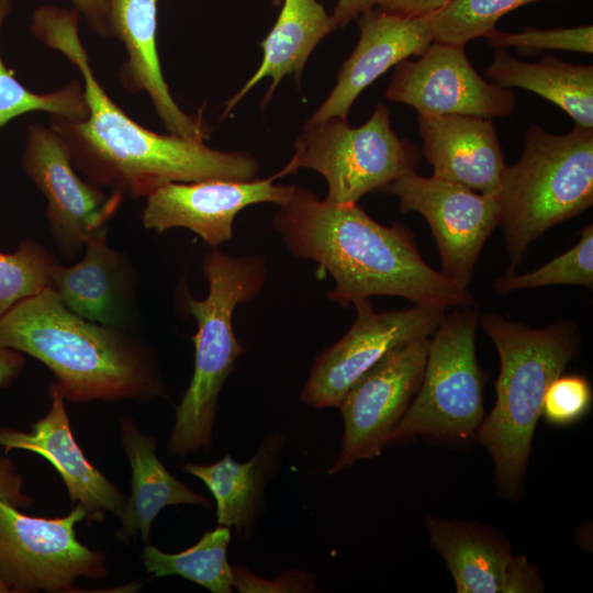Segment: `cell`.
<instances>
[{
  "label": "cell",
  "instance_id": "cell-17",
  "mask_svg": "<svg viewBox=\"0 0 593 593\" xmlns=\"http://www.w3.org/2000/svg\"><path fill=\"white\" fill-rule=\"evenodd\" d=\"M433 14L403 16L372 8L358 20L359 40L344 61L327 98L306 123L329 118L347 121L357 97L391 67L422 55L434 42Z\"/></svg>",
  "mask_w": 593,
  "mask_h": 593
},
{
  "label": "cell",
  "instance_id": "cell-39",
  "mask_svg": "<svg viewBox=\"0 0 593 593\" xmlns=\"http://www.w3.org/2000/svg\"><path fill=\"white\" fill-rule=\"evenodd\" d=\"M9 592H12V591L8 588V585L0 578V593H9Z\"/></svg>",
  "mask_w": 593,
  "mask_h": 593
},
{
  "label": "cell",
  "instance_id": "cell-38",
  "mask_svg": "<svg viewBox=\"0 0 593 593\" xmlns=\"http://www.w3.org/2000/svg\"><path fill=\"white\" fill-rule=\"evenodd\" d=\"M24 358L0 343V388L10 383L22 370Z\"/></svg>",
  "mask_w": 593,
  "mask_h": 593
},
{
  "label": "cell",
  "instance_id": "cell-32",
  "mask_svg": "<svg viewBox=\"0 0 593 593\" xmlns=\"http://www.w3.org/2000/svg\"><path fill=\"white\" fill-rule=\"evenodd\" d=\"M592 402V387L585 377L560 374L547 388L541 416L552 426H569L588 415Z\"/></svg>",
  "mask_w": 593,
  "mask_h": 593
},
{
  "label": "cell",
  "instance_id": "cell-27",
  "mask_svg": "<svg viewBox=\"0 0 593 593\" xmlns=\"http://www.w3.org/2000/svg\"><path fill=\"white\" fill-rule=\"evenodd\" d=\"M12 7L13 0H0V33ZM29 112H46L70 121L85 120L88 107L82 82L74 79L51 92H33L16 80L0 54V128Z\"/></svg>",
  "mask_w": 593,
  "mask_h": 593
},
{
  "label": "cell",
  "instance_id": "cell-37",
  "mask_svg": "<svg viewBox=\"0 0 593 593\" xmlns=\"http://www.w3.org/2000/svg\"><path fill=\"white\" fill-rule=\"evenodd\" d=\"M377 0H338L331 13L334 29L345 27L351 20L376 7Z\"/></svg>",
  "mask_w": 593,
  "mask_h": 593
},
{
  "label": "cell",
  "instance_id": "cell-24",
  "mask_svg": "<svg viewBox=\"0 0 593 593\" xmlns=\"http://www.w3.org/2000/svg\"><path fill=\"white\" fill-rule=\"evenodd\" d=\"M503 88H522L557 104L575 125L593 128V66L573 65L553 56L526 63L497 48L485 71Z\"/></svg>",
  "mask_w": 593,
  "mask_h": 593
},
{
  "label": "cell",
  "instance_id": "cell-15",
  "mask_svg": "<svg viewBox=\"0 0 593 593\" xmlns=\"http://www.w3.org/2000/svg\"><path fill=\"white\" fill-rule=\"evenodd\" d=\"M275 178L163 184L146 198L141 214L143 226L157 234L183 227L216 249L232 239L235 216L243 209L264 202L278 206L286 202L292 186L276 184Z\"/></svg>",
  "mask_w": 593,
  "mask_h": 593
},
{
  "label": "cell",
  "instance_id": "cell-33",
  "mask_svg": "<svg viewBox=\"0 0 593 593\" xmlns=\"http://www.w3.org/2000/svg\"><path fill=\"white\" fill-rule=\"evenodd\" d=\"M233 586L238 592H312L316 585L314 578L300 571H289L282 573L272 581L261 579L242 567L233 568Z\"/></svg>",
  "mask_w": 593,
  "mask_h": 593
},
{
  "label": "cell",
  "instance_id": "cell-30",
  "mask_svg": "<svg viewBox=\"0 0 593 593\" xmlns=\"http://www.w3.org/2000/svg\"><path fill=\"white\" fill-rule=\"evenodd\" d=\"M55 261L53 255L31 238L21 242L12 254L0 253V317L48 287Z\"/></svg>",
  "mask_w": 593,
  "mask_h": 593
},
{
  "label": "cell",
  "instance_id": "cell-14",
  "mask_svg": "<svg viewBox=\"0 0 593 593\" xmlns=\"http://www.w3.org/2000/svg\"><path fill=\"white\" fill-rule=\"evenodd\" d=\"M385 98L414 108L421 115L461 114L488 120L515 110V96L484 80L465 47L433 42L416 60L395 66Z\"/></svg>",
  "mask_w": 593,
  "mask_h": 593
},
{
  "label": "cell",
  "instance_id": "cell-31",
  "mask_svg": "<svg viewBox=\"0 0 593 593\" xmlns=\"http://www.w3.org/2000/svg\"><path fill=\"white\" fill-rule=\"evenodd\" d=\"M484 37L493 47L505 48L512 46L521 55H535L546 49L586 54L593 52L592 25L548 30L527 27L519 33H505L493 29Z\"/></svg>",
  "mask_w": 593,
  "mask_h": 593
},
{
  "label": "cell",
  "instance_id": "cell-6",
  "mask_svg": "<svg viewBox=\"0 0 593 593\" xmlns=\"http://www.w3.org/2000/svg\"><path fill=\"white\" fill-rule=\"evenodd\" d=\"M496 200L510 259L505 275H511L536 238L592 206L593 128L574 124L557 135L529 126L522 156L506 166Z\"/></svg>",
  "mask_w": 593,
  "mask_h": 593
},
{
  "label": "cell",
  "instance_id": "cell-34",
  "mask_svg": "<svg viewBox=\"0 0 593 593\" xmlns=\"http://www.w3.org/2000/svg\"><path fill=\"white\" fill-rule=\"evenodd\" d=\"M23 479L14 463L0 456V501L15 507L30 506L33 500L23 493Z\"/></svg>",
  "mask_w": 593,
  "mask_h": 593
},
{
  "label": "cell",
  "instance_id": "cell-11",
  "mask_svg": "<svg viewBox=\"0 0 593 593\" xmlns=\"http://www.w3.org/2000/svg\"><path fill=\"white\" fill-rule=\"evenodd\" d=\"M21 166L46 200L49 232L65 258L78 255L86 240L108 227L124 195L105 193L82 180L61 136L48 124L27 126Z\"/></svg>",
  "mask_w": 593,
  "mask_h": 593
},
{
  "label": "cell",
  "instance_id": "cell-13",
  "mask_svg": "<svg viewBox=\"0 0 593 593\" xmlns=\"http://www.w3.org/2000/svg\"><path fill=\"white\" fill-rule=\"evenodd\" d=\"M428 346L424 337L399 347L345 393L336 406L344 421L342 451L329 474L382 452L418 390Z\"/></svg>",
  "mask_w": 593,
  "mask_h": 593
},
{
  "label": "cell",
  "instance_id": "cell-9",
  "mask_svg": "<svg viewBox=\"0 0 593 593\" xmlns=\"http://www.w3.org/2000/svg\"><path fill=\"white\" fill-rule=\"evenodd\" d=\"M78 503L64 517L25 515L0 501V578L12 592H74L79 577L107 574L104 557L76 537L86 518Z\"/></svg>",
  "mask_w": 593,
  "mask_h": 593
},
{
  "label": "cell",
  "instance_id": "cell-22",
  "mask_svg": "<svg viewBox=\"0 0 593 593\" xmlns=\"http://www.w3.org/2000/svg\"><path fill=\"white\" fill-rule=\"evenodd\" d=\"M121 439L132 469V494L120 517L115 537L124 542L141 533L149 541L150 527L167 505L200 504L210 507L206 497L194 493L170 474L156 455V439L138 428L131 416L120 422Z\"/></svg>",
  "mask_w": 593,
  "mask_h": 593
},
{
  "label": "cell",
  "instance_id": "cell-2",
  "mask_svg": "<svg viewBox=\"0 0 593 593\" xmlns=\"http://www.w3.org/2000/svg\"><path fill=\"white\" fill-rule=\"evenodd\" d=\"M272 226L292 255L332 276L328 298L342 307L376 295L447 309L475 304L468 288L424 261L405 226L382 225L357 203L337 204L293 186Z\"/></svg>",
  "mask_w": 593,
  "mask_h": 593
},
{
  "label": "cell",
  "instance_id": "cell-26",
  "mask_svg": "<svg viewBox=\"0 0 593 593\" xmlns=\"http://www.w3.org/2000/svg\"><path fill=\"white\" fill-rule=\"evenodd\" d=\"M230 539L231 528L217 526L205 532L194 546L178 553H166L146 544L142 560L154 578L176 574L213 593H231L234 575L227 561Z\"/></svg>",
  "mask_w": 593,
  "mask_h": 593
},
{
  "label": "cell",
  "instance_id": "cell-5",
  "mask_svg": "<svg viewBox=\"0 0 593 593\" xmlns=\"http://www.w3.org/2000/svg\"><path fill=\"white\" fill-rule=\"evenodd\" d=\"M202 269L209 284L203 300L187 296L195 318L194 371L176 409V422L167 446L171 455L209 449L220 391L244 353L233 329V313L240 303L254 300L266 281L260 255L232 257L217 248L204 255Z\"/></svg>",
  "mask_w": 593,
  "mask_h": 593
},
{
  "label": "cell",
  "instance_id": "cell-21",
  "mask_svg": "<svg viewBox=\"0 0 593 593\" xmlns=\"http://www.w3.org/2000/svg\"><path fill=\"white\" fill-rule=\"evenodd\" d=\"M108 228L86 240L85 256L77 264L55 261L48 287L80 317L125 329L133 315L134 278L126 258L108 246Z\"/></svg>",
  "mask_w": 593,
  "mask_h": 593
},
{
  "label": "cell",
  "instance_id": "cell-12",
  "mask_svg": "<svg viewBox=\"0 0 593 593\" xmlns=\"http://www.w3.org/2000/svg\"><path fill=\"white\" fill-rule=\"evenodd\" d=\"M380 192L399 198L401 212L419 213L428 223L441 260V273L468 288L481 250L499 226L496 198L438 177L407 172Z\"/></svg>",
  "mask_w": 593,
  "mask_h": 593
},
{
  "label": "cell",
  "instance_id": "cell-28",
  "mask_svg": "<svg viewBox=\"0 0 593 593\" xmlns=\"http://www.w3.org/2000/svg\"><path fill=\"white\" fill-rule=\"evenodd\" d=\"M535 1L539 0H446L433 14L434 42L465 47L495 29L504 14Z\"/></svg>",
  "mask_w": 593,
  "mask_h": 593
},
{
  "label": "cell",
  "instance_id": "cell-18",
  "mask_svg": "<svg viewBox=\"0 0 593 593\" xmlns=\"http://www.w3.org/2000/svg\"><path fill=\"white\" fill-rule=\"evenodd\" d=\"M159 0H108L111 36L123 43L127 58L119 79L128 93L145 92L160 121L177 136L205 141L210 126L201 113H186L172 98L157 52Z\"/></svg>",
  "mask_w": 593,
  "mask_h": 593
},
{
  "label": "cell",
  "instance_id": "cell-7",
  "mask_svg": "<svg viewBox=\"0 0 593 593\" xmlns=\"http://www.w3.org/2000/svg\"><path fill=\"white\" fill-rule=\"evenodd\" d=\"M478 321L477 304L445 314L429 338L418 390L387 445L417 436L452 443L475 439L485 416L475 353Z\"/></svg>",
  "mask_w": 593,
  "mask_h": 593
},
{
  "label": "cell",
  "instance_id": "cell-4",
  "mask_svg": "<svg viewBox=\"0 0 593 593\" xmlns=\"http://www.w3.org/2000/svg\"><path fill=\"white\" fill-rule=\"evenodd\" d=\"M481 327L495 345L500 373L495 405L484 416L475 439L493 459L501 494L515 500L524 483L545 393L578 353L580 332L572 322L533 328L496 313L482 314Z\"/></svg>",
  "mask_w": 593,
  "mask_h": 593
},
{
  "label": "cell",
  "instance_id": "cell-19",
  "mask_svg": "<svg viewBox=\"0 0 593 593\" xmlns=\"http://www.w3.org/2000/svg\"><path fill=\"white\" fill-rule=\"evenodd\" d=\"M47 414L23 433L0 428V446L24 449L44 457L63 478L71 503L86 510L88 524L101 522L105 512L121 517L126 500L123 493L91 465L72 436L64 398L53 383Z\"/></svg>",
  "mask_w": 593,
  "mask_h": 593
},
{
  "label": "cell",
  "instance_id": "cell-16",
  "mask_svg": "<svg viewBox=\"0 0 593 593\" xmlns=\"http://www.w3.org/2000/svg\"><path fill=\"white\" fill-rule=\"evenodd\" d=\"M432 547L444 558L458 593L542 592L539 571L494 529L466 521L427 518Z\"/></svg>",
  "mask_w": 593,
  "mask_h": 593
},
{
  "label": "cell",
  "instance_id": "cell-10",
  "mask_svg": "<svg viewBox=\"0 0 593 593\" xmlns=\"http://www.w3.org/2000/svg\"><path fill=\"white\" fill-rule=\"evenodd\" d=\"M354 305L357 316L350 328L313 363L301 392V400L310 406H337L351 385L391 351L432 336L447 310L415 303L406 310L376 312L369 299Z\"/></svg>",
  "mask_w": 593,
  "mask_h": 593
},
{
  "label": "cell",
  "instance_id": "cell-29",
  "mask_svg": "<svg viewBox=\"0 0 593 593\" xmlns=\"http://www.w3.org/2000/svg\"><path fill=\"white\" fill-rule=\"evenodd\" d=\"M556 284L593 288V225H586L579 242L542 267L524 275H505L494 282L499 294Z\"/></svg>",
  "mask_w": 593,
  "mask_h": 593
},
{
  "label": "cell",
  "instance_id": "cell-36",
  "mask_svg": "<svg viewBox=\"0 0 593 593\" xmlns=\"http://www.w3.org/2000/svg\"><path fill=\"white\" fill-rule=\"evenodd\" d=\"M445 2L446 0H377L376 7L398 15L419 16L436 12Z\"/></svg>",
  "mask_w": 593,
  "mask_h": 593
},
{
  "label": "cell",
  "instance_id": "cell-20",
  "mask_svg": "<svg viewBox=\"0 0 593 593\" xmlns=\"http://www.w3.org/2000/svg\"><path fill=\"white\" fill-rule=\"evenodd\" d=\"M423 153L435 177L496 198L506 168L492 120L461 115H421Z\"/></svg>",
  "mask_w": 593,
  "mask_h": 593
},
{
  "label": "cell",
  "instance_id": "cell-25",
  "mask_svg": "<svg viewBox=\"0 0 593 593\" xmlns=\"http://www.w3.org/2000/svg\"><path fill=\"white\" fill-rule=\"evenodd\" d=\"M281 439H265L255 456L239 463L226 454L213 465L187 463L183 470L204 482L216 502L217 526H234L246 534L253 525L259 499L280 449Z\"/></svg>",
  "mask_w": 593,
  "mask_h": 593
},
{
  "label": "cell",
  "instance_id": "cell-1",
  "mask_svg": "<svg viewBox=\"0 0 593 593\" xmlns=\"http://www.w3.org/2000/svg\"><path fill=\"white\" fill-rule=\"evenodd\" d=\"M79 12L53 4L35 9L30 33L79 70L88 116L70 121L49 115L76 170L99 188L133 199L163 184L206 179L253 180L259 163L247 152L211 148L204 141L158 134L130 118L98 81L79 36Z\"/></svg>",
  "mask_w": 593,
  "mask_h": 593
},
{
  "label": "cell",
  "instance_id": "cell-23",
  "mask_svg": "<svg viewBox=\"0 0 593 593\" xmlns=\"http://www.w3.org/2000/svg\"><path fill=\"white\" fill-rule=\"evenodd\" d=\"M331 14L317 0H284L278 19L260 42L262 60L244 86L224 103L222 118L264 78L272 79L261 102L264 108L284 76L292 75L298 85L304 66L317 44L332 31Z\"/></svg>",
  "mask_w": 593,
  "mask_h": 593
},
{
  "label": "cell",
  "instance_id": "cell-3",
  "mask_svg": "<svg viewBox=\"0 0 593 593\" xmlns=\"http://www.w3.org/2000/svg\"><path fill=\"white\" fill-rule=\"evenodd\" d=\"M0 343L45 363L63 398L71 402L166 396L144 344L123 328L72 313L51 287L0 317Z\"/></svg>",
  "mask_w": 593,
  "mask_h": 593
},
{
  "label": "cell",
  "instance_id": "cell-8",
  "mask_svg": "<svg viewBox=\"0 0 593 593\" xmlns=\"http://www.w3.org/2000/svg\"><path fill=\"white\" fill-rule=\"evenodd\" d=\"M418 160L416 145L398 136L389 108L378 103L369 120L357 127L339 118L305 122L294 141L292 158L275 177L312 169L326 180L327 200L351 204L415 171Z\"/></svg>",
  "mask_w": 593,
  "mask_h": 593
},
{
  "label": "cell",
  "instance_id": "cell-35",
  "mask_svg": "<svg viewBox=\"0 0 593 593\" xmlns=\"http://www.w3.org/2000/svg\"><path fill=\"white\" fill-rule=\"evenodd\" d=\"M75 10L83 15L91 30L101 37L111 36L108 0H70Z\"/></svg>",
  "mask_w": 593,
  "mask_h": 593
}]
</instances>
